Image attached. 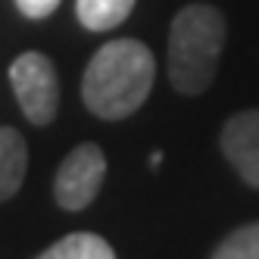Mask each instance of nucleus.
Returning a JSON list of instances; mask_svg holds the SVG:
<instances>
[{"instance_id": "obj_1", "label": "nucleus", "mask_w": 259, "mask_h": 259, "mask_svg": "<svg viewBox=\"0 0 259 259\" xmlns=\"http://www.w3.org/2000/svg\"><path fill=\"white\" fill-rule=\"evenodd\" d=\"M156 63L147 44L135 38L106 41L94 60L88 63L81 78L84 106L97 119H125L138 113L150 97Z\"/></svg>"}, {"instance_id": "obj_2", "label": "nucleus", "mask_w": 259, "mask_h": 259, "mask_svg": "<svg viewBox=\"0 0 259 259\" xmlns=\"http://www.w3.org/2000/svg\"><path fill=\"white\" fill-rule=\"evenodd\" d=\"M228 38L225 16L209 4L178 10L169 31V78L181 94H203L219 69V57Z\"/></svg>"}, {"instance_id": "obj_3", "label": "nucleus", "mask_w": 259, "mask_h": 259, "mask_svg": "<svg viewBox=\"0 0 259 259\" xmlns=\"http://www.w3.org/2000/svg\"><path fill=\"white\" fill-rule=\"evenodd\" d=\"M10 84L31 125H47L60 106V81L53 63L38 50L16 57L10 66Z\"/></svg>"}, {"instance_id": "obj_4", "label": "nucleus", "mask_w": 259, "mask_h": 259, "mask_svg": "<svg viewBox=\"0 0 259 259\" xmlns=\"http://www.w3.org/2000/svg\"><path fill=\"white\" fill-rule=\"evenodd\" d=\"M103 175H106L103 150L97 144H78L57 169L53 197H57V203L63 209L78 212V209L91 206V200L97 197L100 184H103Z\"/></svg>"}, {"instance_id": "obj_5", "label": "nucleus", "mask_w": 259, "mask_h": 259, "mask_svg": "<svg viewBox=\"0 0 259 259\" xmlns=\"http://www.w3.org/2000/svg\"><path fill=\"white\" fill-rule=\"evenodd\" d=\"M222 150L250 188H259V109H244L222 128Z\"/></svg>"}, {"instance_id": "obj_6", "label": "nucleus", "mask_w": 259, "mask_h": 259, "mask_svg": "<svg viewBox=\"0 0 259 259\" xmlns=\"http://www.w3.org/2000/svg\"><path fill=\"white\" fill-rule=\"evenodd\" d=\"M28 172V147L16 128H0V203L16 197Z\"/></svg>"}, {"instance_id": "obj_7", "label": "nucleus", "mask_w": 259, "mask_h": 259, "mask_svg": "<svg viewBox=\"0 0 259 259\" xmlns=\"http://www.w3.org/2000/svg\"><path fill=\"white\" fill-rule=\"evenodd\" d=\"M135 10V0H78L75 16L88 31H109L122 25Z\"/></svg>"}, {"instance_id": "obj_8", "label": "nucleus", "mask_w": 259, "mask_h": 259, "mask_svg": "<svg viewBox=\"0 0 259 259\" xmlns=\"http://www.w3.org/2000/svg\"><path fill=\"white\" fill-rule=\"evenodd\" d=\"M38 259H116V253L100 234L75 231V234H66L63 240H57L53 247H47Z\"/></svg>"}, {"instance_id": "obj_9", "label": "nucleus", "mask_w": 259, "mask_h": 259, "mask_svg": "<svg viewBox=\"0 0 259 259\" xmlns=\"http://www.w3.org/2000/svg\"><path fill=\"white\" fill-rule=\"evenodd\" d=\"M212 259H259V222L231 231L215 247Z\"/></svg>"}, {"instance_id": "obj_10", "label": "nucleus", "mask_w": 259, "mask_h": 259, "mask_svg": "<svg viewBox=\"0 0 259 259\" xmlns=\"http://www.w3.org/2000/svg\"><path fill=\"white\" fill-rule=\"evenodd\" d=\"M16 7L25 19H44L60 7V0H16Z\"/></svg>"}]
</instances>
